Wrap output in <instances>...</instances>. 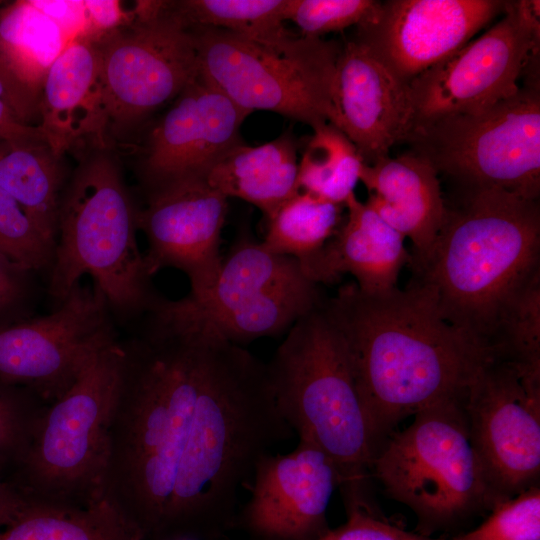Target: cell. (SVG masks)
Instances as JSON below:
<instances>
[{"mask_svg": "<svg viewBox=\"0 0 540 540\" xmlns=\"http://www.w3.org/2000/svg\"><path fill=\"white\" fill-rule=\"evenodd\" d=\"M125 344L102 497L155 538L168 508L214 323L199 310L147 313Z\"/></svg>", "mask_w": 540, "mask_h": 540, "instance_id": "6da1fadb", "label": "cell"}, {"mask_svg": "<svg viewBox=\"0 0 540 540\" xmlns=\"http://www.w3.org/2000/svg\"><path fill=\"white\" fill-rule=\"evenodd\" d=\"M323 310L346 344L377 451L406 417L465 398L495 357L446 322L432 289L415 278L375 294L344 285Z\"/></svg>", "mask_w": 540, "mask_h": 540, "instance_id": "7a4b0ae2", "label": "cell"}, {"mask_svg": "<svg viewBox=\"0 0 540 540\" xmlns=\"http://www.w3.org/2000/svg\"><path fill=\"white\" fill-rule=\"evenodd\" d=\"M292 433L277 408L267 364L215 325L173 492L154 539L220 535L258 461Z\"/></svg>", "mask_w": 540, "mask_h": 540, "instance_id": "3957f363", "label": "cell"}, {"mask_svg": "<svg viewBox=\"0 0 540 540\" xmlns=\"http://www.w3.org/2000/svg\"><path fill=\"white\" fill-rule=\"evenodd\" d=\"M442 318L495 355L512 306L540 277V206L499 188L464 190L428 255L411 265Z\"/></svg>", "mask_w": 540, "mask_h": 540, "instance_id": "277c9868", "label": "cell"}, {"mask_svg": "<svg viewBox=\"0 0 540 540\" xmlns=\"http://www.w3.org/2000/svg\"><path fill=\"white\" fill-rule=\"evenodd\" d=\"M267 368L284 420L332 460L345 508L371 501L377 446L346 344L323 303L289 329Z\"/></svg>", "mask_w": 540, "mask_h": 540, "instance_id": "5b68a950", "label": "cell"}, {"mask_svg": "<svg viewBox=\"0 0 540 540\" xmlns=\"http://www.w3.org/2000/svg\"><path fill=\"white\" fill-rule=\"evenodd\" d=\"M77 156L61 198L48 293L58 304L89 275L115 318L141 316L157 295L137 243L139 209L111 148Z\"/></svg>", "mask_w": 540, "mask_h": 540, "instance_id": "8992f818", "label": "cell"}, {"mask_svg": "<svg viewBox=\"0 0 540 540\" xmlns=\"http://www.w3.org/2000/svg\"><path fill=\"white\" fill-rule=\"evenodd\" d=\"M465 398L415 413L384 440L371 466V477L414 513V532L423 536L456 531L497 505L470 439Z\"/></svg>", "mask_w": 540, "mask_h": 540, "instance_id": "52a82bcc", "label": "cell"}, {"mask_svg": "<svg viewBox=\"0 0 540 540\" xmlns=\"http://www.w3.org/2000/svg\"><path fill=\"white\" fill-rule=\"evenodd\" d=\"M126 364L118 340L99 351L33 425L14 485L29 498L87 506L102 497L108 431Z\"/></svg>", "mask_w": 540, "mask_h": 540, "instance_id": "ba28073f", "label": "cell"}, {"mask_svg": "<svg viewBox=\"0 0 540 540\" xmlns=\"http://www.w3.org/2000/svg\"><path fill=\"white\" fill-rule=\"evenodd\" d=\"M199 76L240 108L265 110L315 129L331 123L341 46L287 30L270 38L191 28Z\"/></svg>", "mask_w": 540, "mask_h": 540, "instance_id": "9c48e42d", "label": "cell"}, {"mask_svg": "<svg viewBox=\"0 0 540 540\" xmlns=\"http://www.w3.org/2000/svg\"><path fill=\"white\" fill-rule=\"evenodd\" d=\"M405 141L438 175L464 190L499 188L539 200V84L524 83L515 95L479 113L415 122Z\"/></svg>", "mask_w": 540, "mask_h": 540, "instance_id": "30bf717a", "label": "cell"}, {"mask_svg": "<svg viewBox=\"0 0 540 540\" xmlns=\"http://www.w3.org/2000/svg\"><path fill=\"white\" fill-rule=\"evenodd\" d=\"M133 19L95 42L109 143L123 138L199 75L192 29L169 1H138Z\"/></svg>", "mask_w": 540, "mask_h": 540, "instance_id": "8fae6325", "label": "cell"}, {"mask_svg": "<svg viewBox=\"0 0 540 540\" xmlns=\"http://www.w3.org/2000/svg\"><path fill=\"white\" fill-rule=\"evenodd\" d=\"M539 8L538 0H505L496 24L413 79L414 123L479 113L515 95L528 62L540 54Z\"/></svg>", "mask_w": 540, "mask_h": 540, "instance_id": "7c38bea8", "label": "cell"}, {"mask_svg": "<svg viewBox=\"0 0 540 540\" xmlns=\"http://www.w3.org/2000/svg\"><path fill=\"white\" fill-rule=\"evenodd\" d=\"M464 409L496 503L539 485L540 365L494 357L469 386Z\"/></svg>", "mask_w": 540, "mask_h": 540, "instance_id": "4fadbf2b", "label": "cell"}, {"mask_svg": "<svg viewBox=\"0 0 540 540\" xmlns=\"http://www.w3.org/2000/svg\"><path fill=\"white\" fill-rule=\"evenodd\" d=\"M113 317L103 294L79 283L52 312L0 326V382L55 401L117 341Z\"/></svg>", "mask_w": 540, "mask_h": 540, "instance_id": "5bb4252c", "label": "cell"}, {"mask_svg": "<svg viewBox=\"0 0 540 540\" xmlns=\"http://www.w3.org/2000/svg\"><path fill=\"white\" fill-rule=\"evenodd\" d=\"M186 296L228 340L241 346L288 332L323 303L318 284L297 259L247 237L222 260L215 282L204 294Z\"/></svg>", "mask_w": 540, "mask_h": 540, "instance_id": "9a60e30c", "label": "cell"}, {"mask_svg": "<svg viewBox=\"0 0 540 540\" xmlns=\"http://www.w3.org/2000/svg\"><path fill=\"white\" fill-rule=\"evenodd\" d=\"M505 0H387L356 26L366 46L399 80L410 84L446 59L504 12Z\"/></svg>", "mask_w": 540, "mask_h": 540, "instance_id": "2e32d148", "label": "cell"}, {"mask_svg": "<svg viewBox=\"0 0 540 540\" xmlns=\"http://www.w3.org/2000/svg\"><path fill=\"white\" fill-rule=\"evenodd\" d=\"M227 199L205 178L180 179L148 189L147 205L138 212V228L148 243L144 261L149 275L177 269L189 280V296L204 294L222 265L220 241Z\"/></svg>", "mask_w": 540, "mask_h": 540, "instance_id": "e0dca14e", "label": "cell"}, {"mask_svg": "<svg viewBox=\"0 0 540 540\" xmlns=\"http://www.w3.org/2000/svg\"><path fill=\"white\" fill-rule=\"evenodd\" d=\"M247 487L241 523L255 538L318 540L330 530L326 514L339 475L316 445L299 440L287 454H266Z\"/></svg>", "mask_w": 540, "mask_h": 540, "instance_id": "ac0fdd59", "label": "cell"}, {"mask_svg": "<svg viewBox=\"0 0 540 540\" xmlns=\"http://www.w3.org/2000/svg\"><path fill=\"white\" fill-rule=\"evenodd\" d=\"M250 112L199 75L152 128L141 162L148 189L186 178H205L241 144L240 128Z\"/></svg>", "mask_w": 540, "mask_h": 540, "instance_id": "d6986e66", "label": "cell"}, {"mask_svg": "<svg viewBox=\"0 0 540 540\" xmlns=\"http://www.w3.org/2000/svg\"><path fill=\"white\" fill-rule=\"evenodd\" d=\"M333 118L365 164L389 156L414 123L409 84L355 39L341 46L332 93Z\"/></svg>", "mask_w": 540, "mask_h": 540, "instance_id": "ffe728a7", "label": "cell"}, {"mask_svg": "<svg viewBox=\"0 0 540 540\" xmlns=\"http://www.w3.org/2000/svg\"><path fill=\"white\" fill-rule=\"evenodd\" d=\"M37 125L58 158L110 148L94 42L76 38L55 60L43 86Z\"/></svg>", "mask_w": 540, "mask_h": 540, "instance_id": "44dd1931", "label": "cell"}, {"mask_svg": "<svg viewBox=\"0 0 540 540\" xmlns=\"http://www.w3.org/2000/svg\"><path fill=\"white\" fill-rule=\"evenodd\" d=\"M344 205L347 214L342 225L322 250L302 265L303 271L317 284L334 282L349 273L357 287L368 294L397 287L402 268L412 262L405 238L355 193Z\"/></svg>", "mask_w": 540, "mask_h": 540, "instance_id": "7402d4cb", "label": "cell"}, {"mask_svg": "<svg viewBox=\"0 0 540 540\" xmlns=\"http://www.w3.org/2000/svg\"><path fill=\"white\" fill-rule=\"evenodd\" d=\"M359 181L368 191L365 203L411 240L414 253L410 265L422 261L433 246L446 211L436 170L409 151L364 163Z\"/></svg>", "mask_w": 540, "mask_h": 540, "instance_id": "603a6c76", "label": "cell"}, {"mask_svg": "<svg viewBox=\"0 0 540 540\" xmlns=\"http://www.w3.org/2000/svg\"><path fill=\"white\" fill-rule=\"evenodd\" d=\"M71 41L31 1H15L0 8V81L7 103L23 124L39 120L48 72Z\"/></svg>", "mask_w": 540, "mask_h": 540, "instance_id": "cb8c5ba5", "label": "cell"}, {"mask_svg": "<svg viewBox=\"0 0 540 540\" xmlns=\"http://www.w3.org/2000/svg\"><path fill=\"white\" fill-rule=\"evenodd\" d=\"M296 144L291 134L259 146L231 149L208 172V184L226 198L258 207L267 218L299 192Z\"/></svg>", "mask_w": 540, "mask_h": 540, "instance_id": "d4e9b609", "label": "cell"}, {"mask_svg": "<svg viewBox=\"0 0 540 540\" xmlns=\"http://www.w3.org/2000/svg\"><path fill=\"white\" fill-rule=\"evenodd\" d=\"M67 181L62 158L53 153L44 139L0 140V188L19 204L54 246Z\"/></svg>", "mask_w": 540, "mask_h": 540, "instance_id": "484cf974", "label": "cell"}, {"mask_svg": "<svg viewBox=\"0 0 540 540\" xmlns=\"http://www.w3.org/2000/svg\"><path fill=\"white\" fill-rule=\"evenodd\" d=\"M104 498L87 506L36 501L0 532V540H144Z\"/></svg>", "mask_w": 540, "mask_h": 540, "instance_id": "4316f807", "label": "cell"}, {"mask_svg": "<svg viewBox=\"0 0 540 540\" xmlns=\"http://www.w3.org/2000/svg\"><path fill=\"white\" fill-rule=\"evenodd\" d=\"M345 205L299 191L268 217L263 244L304 265L337 233Z\"/></svg>", "mask_w": 540, "mask_h": 540, "instance_id": "83f0119b", "label": "cell"}, {"mask_svg": "<svg viewBox=\"0 0 540 540\" xmlns=\"http://www.w3.org/2000/svg\"><path fill=\"white\" fill-rule=\"evenodd\" d=\"M364 164L357 148L330 123L313 129L298 163L299 191L344 205L354 194Z\"/></svg>", "mask_w": 540, "mask_h": 540, "instance_id": "f1b7e54d", "label": "cell"}, {"mask_svg": "<svg viewBox=\"0 0 540 540\" xmlns=\"http://www.w3.org/2000/svg\"><path fill=\"white\" fill-rule=\"evenodd\" d=\"M289 0H182L171 9L189 28L230 31L249 38H270L288 29Z\"/></svg>", "mask_w": 540, "mask_h": 540, "instance_id": "f546056e", "label": "cell"}, {"mask_svg": "<svg viewBox=\"0 0 540 540\" xmlns=\"http://www.w3.org/2000/svg\"><path fill=\"white\" fill-rule=\"evenodd\" d=\"M54 248L19 204L0 188V252L36 273L49 271Z\"/></svg>", "mask_w": 540, "mask_h": 540, "instance_id": "4dcf8cb0", "label": "cell"}, {"mask_svg": "<svg viewBox=\"0 0 540 540\" xmlns=\"http://www.w3.org/2000/svg\"><path fill=\"white\" fill-rule=\"evenodd\" d=\"M496 356L540 365V277L517 299L497 334Z\"/></svg>", "mask_w": 540, "mask_h": 540, "instance_id": "1f68e13d", "label": "cell"}, {"mask_svg": "<svg viewBox=\"0 0 540 540\" xmlns=\"http://www.w3.org/2000/svg\"><path fill=\"white\" fill-rule=\"evenodd\" d=\"M450 540H540V488L498 503L477 528Z\"/></svg>", "mask_w": 540, "mask_h": 540, "instance_id": "d6a6232c", "label": "cell"}, {"mask_svg": "<svg viewBox=\"0 0 540 540\" xmlns=\"http://www.w3.org/2000/svg\"><path fill=\"white\" fill-rule=\"evenodd\" d=\"M380 4L375 0H289L287 21L302 35L321 37L366 22Z\"/></svg>", "mask_w": 540, "mask_h": 540, "instance_id": "836d02e7", "label": "cell"}, {"mask_svg": "<svg viewBox=\"0 0 540 540\" xmlns=\"http://www.w3.org/2000/svg\"><path fill=\"white\" fill-rule=\"evenodd\" d=\"M42 410L33 407L16 386L0 382V467L9 461L18 464Z\"/></svg>", "mask_w": 540, "mask_h": 540, "instance_id": "e575fe53", "label": "cell"}, {"mask_svg": "<svg viewBox=\"0 0 540 540\" xmlns=\"http://www.w3.org/2000/svg\"><path fill=\"white\" fill-rule=\"evenodd\" d=\"M347 521L318 540H446L410 532L387 519L375 505L346 510Z\"/></svg>", "mask_w": 540, "mask_h": 540, "instance_id": "d590c367", "label": "cell"}, {"mask_svg": "<svg viewBox=\"0 0 540 540\" xmlns=\"http://www.w3.org/2000/svg\"><path fill=\"white\" fill-rule=\"evenodd\" d=\"M32 274L0 252V326L29 316Z\"/></svg>", "mask_w": 540, "mask_h": 540, "instance_id": "8d00e7d4", "label": "cell"}, {"mask_svg": "<svg viewBox=\"0 0 540 540\" xmlns=\"http://www.w3.org/2000/svg\"><path fill=\"white\" fill-rule=\"evenodd\" d=\"M86 26L81 36L98 42L133 19V11H124L120 1L84 0Z\"/></svg>", "mask_w": 540, "mask_h": 540, "instance_id": "74e56055", "label": "cell"}, {"mask_svg": "<svg viewBox=\"0 0 540 540\" xmlns=\"http://www.w3.org/2000/svg\"><path fill=\"white\" fill-rule=\"evenodd\" d=\"M38 9L53 19L72 39L82 35L86 26L83 1H31Z\"/></svg>", "mask_w": 540, "mask_h": 540, "instance_id": "f35d334b", "label": "cell"}, {"mask_svg": "<svg viewBox=\"0 0 540 540\" xmlns=\"http://www.w3.org/2000/svg\"><path fill=\"white\" fill-rule=\"evenodd\" d=\"M34 502L36 501L26 496L13 483L0 477V527L14 522Z\"/></svg>", "mask_w": 540, "mask_h": 540, "instance_id": "ab89813d", "label": "cell"}, {"mask_svg": "<svg viewBox=\"0 0 540 540\" xmlns=\"http://www.w3.org/2000/svg\"><path fill=\"white\" fill-rule=\"evenodd\" d=\"M155 540H201V539L193 535L179 533V534H171V535L163 536Z\"/></svg>", "mask_w": 540, "mask_h": 540, "instance_id": "60d3db41", "label": "cell"}, {"mask_svg": "<svg viewBox=\"0 0 540 540\" xmlns=\"http://www.w3.org/2000/svg\"><path fill=\"white\" fill-rule=\"evenodd\" d=\"M0 98H5L6 99V92H5L4 86L1 83V81H0Z\"/></svg>", "mask_w": 540, "mask_h": 540, "instance_id": "b9f144b4", "label": "cell"}]
</instances>
